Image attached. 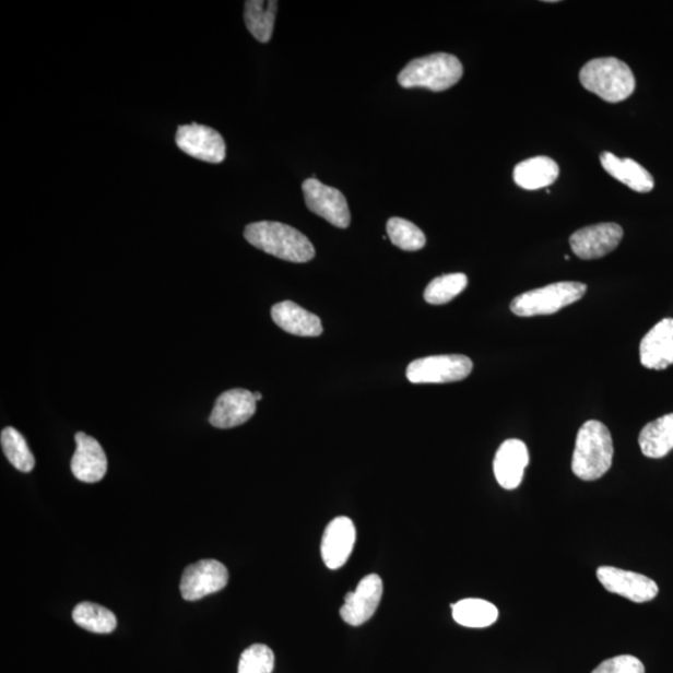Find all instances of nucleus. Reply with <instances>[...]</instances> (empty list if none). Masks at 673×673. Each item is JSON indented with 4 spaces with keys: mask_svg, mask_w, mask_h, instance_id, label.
Masks as SVG:
<instances>
[{
    "mask_svg": "<svg viewBox=\"0 0 673 673\" xmlns=\"http://www.w3.org/2000/svg\"><path fill=\"white\" fill-rule=\"evenodd\" d=\"M529 464V450L524 441L508 439L494 458V474L501 488L517 489Z\"/></svg>",
    "mask_w": 673,
    "mask_h": 673,
    "instance_id": "obj_15",
    "label": "nucleus"
},
{
    "mask_svg": "<svg viewBox=\"0 0 673 673\" xmlns=\"http://www.w3.org/2000/svg\"><path fill=\"white\" fill-rule=\"evenodd\" d=\"M462 76L463 66L457 57L436 52L406 64L398 75V83L405 88L424 87L432 92H445Z\"/></svg>",
    "mask_w": 673,
    "mask_h": 673,
    "instance_id": "obj_4",
    "label": "nucleus"
},
{
    "mask_svg": "<svg viewBox=\"0 0 673 673\" xmlns=\"http://www.w3.org/2000/svg\"><path fill=\"white\" fill-rule=\"evenodd\" d=\"M645 368L662 370L673 365V318H665L646 333L640 344Z\"/></svg>",
    "mask_w": 673,
    "mask_h": 673,
    "instance_id": "obj_17",
    "label": "nucleus"
},
{
    "mask_svg": "<svg viewBox=\"0 0 673 673\" xmlns=\"http://www.w3.org/2000/svg\"><path fill=\"white\" fill-rule=\"evenodd\" d=\"M560 168L553 158L536 156L519 163L513 168V181L521 189L538 190L554 184L559 177Z\"/></svg>",
    "mask_w": 673,
    "mask_h": 673,
    "instance_id": "obj_20",
    "label": "nucleus"
},
{
    "mask_svg": "<svg viewBox=\"0 0 673 673\" xmlns=\"http://www.w3.org/2000/svg\"><path fill=\"white\" fill-rule=\"evenodd\" d=\"M356 539L357 530L350 518L333 519L324 530L321 544L322 560L327 568L341 569L349 562Z\"/></svg>",
    "mask_w": 673,
    "mask_h": 673,
    "instance_id": "obj_13",
    "label": "nucleus"
},
{
    "mask_svg": "<svg viewBox=\"0 0 673 673\" xmlns=\"http://www.w3.org/2000/svg\"><path fill=\"white\" fill-rule=\"evenodd\" d=\"M306 205L314 214L329 221L335 227L347 228L351 212L344 194L311 177L303 185Z\"/></svg>",
    "mask_w": 673,
    "mask_h": 673,
    "instance_id": "obj_7",
    "label": "nucleus"
},
{
    "mask_svg": "<svg viewBox=\"0 0 673 673\" xmlns=\"http://www.w3.org/2000/svg\"><path fill=\"white\" fill-rule=\"evenodd\" d=\"M76 450L72 459V472L78 481L93 484L101 482L108 472L106 459L99 441L79 432L75 436Z\"/></svg>",
    "mask_w": 673,
    "mask_h": 673,
    "instance_id": "obj_16",
    "label": "nucleus"
},
{
    "mask_svg": "<svg viewBox=\"0 0 673 673\" xmlns=\"http://www.w3.org/2000/svg\"><path fill=\"white\" fill-rule=\"evenodd\" d=\"M591 673H645V666L631 654H622V657L601 662Z\"/></svg>",
    "mask_w": 673,
    "mask_h": 673,
    "instance_id": "obj_29",
    "label": "nucleus"
},
{
    "mask_svg": "<svg viewBox=\"0 0 673 673\" xmlns=\"http://www.w3.org/2000/svg\"><path fill=\"white\" fill-rule=\"evenodd\" d=\"M468 286L464 273H450L434 279L424 291V299L429 305H446L454 299Z\"/></svg>",
    "mask_w": 673,
    "mask_h": 673,
    "instance_id": "obj_26",
    "label": "nucleus"
},
{
    "mask_svg": "<svg viewBox=\"0 0 673 673\" xmlns=\"http://www.w3.org/2000/svg\"><path fill=\"white\" fill-rule=\"evenodd\" d=\"M473 362L462 354L425 357L411 363L406 378L414 385L459 382L472 374Z\"/></svg>",
    "mask_w": 673,
    "mask_h": 673,
    "instance_id": "obj_6",
    "label": "nucleus"
},
{
    "mask_svg": "<svg viewBox=\"0 0 673 673\" xmlns=\"http://www.w3.org/2000/svg\"><path fill=\"white\" fill-rule=\"evenodd\" d=\"M274 653L269 646L256 644L246 649L238 661V673H272Z\"/></svg>",
    "mask_w": 673,
    "mask_h": 673,
    "instance_id": "obj_28",
    "label": "nucleus"
},
{
    "mask_svg": "<svg viewBox=\"0 0 673 673\" xmlns=\"http://www.w3.org/2000/svg\"><path fill=\"white\" fill-rule=\"evenodd\" d=\"M256 404L253 393L247 389H229L217 398L209 421L219 429L238 427L252 417Z\"/></svg>",
    "mask_w": 673,
    "mask_h": 673,
    "instance_id": "obj_14",
    "label": "nucleus"
},
{
    "mask_svg": "<svg viewBox=\"0 0 673 673\" xmlns=\"http://www.w3.org/2000/svg\"><path fill=\"white\" fill-rule=\"evenodd\" d=\"M227 582L228 571L223 563L200 560L185 569L180 591L185 600L198 601L225 589Z\"/></svg>",
    "mask_w": 673,
    "mask_h": 673,
    "instance_id": "obj_9",
    "label": "nucleus"
},
{
    "mask_svg": "<svg viewBox=\"0 0 673 673\" xmlns=\"http://www.w3.org/2000/svg\"><path fill=\"white\" fill-rule=\"evenodd\" d=\"M600 162L605 172L631 190L640 193L652 191L654 181L651 174L633 158H619L613 153H602Z\"/></svg>",
    "mask_w": 673,
    "mask_h": 673,
    "instance_id": "obj_19",
    "label": "nucleus"
},
{
    "mask_svg": "<svg viewBox=\"0 0 673 673\" xmlns=\"http://www.w3.org/2000/svg\"><path fill=\"white\" fill-rule=\"evenodd\" d=\"M454 622L471 628L489 627L497 623L499 611L492 602L482 599H465L450 604Z\"/></svg>",
    "mask_w": 673,
    "mask_h": 673,
    "instance_id": "obj_22",
    "label": "nucleus"
},
{
    "mask_svg": "<svg viewBox=\"0 0 673 673\" xmlns=\"http://www.w3.org/2000/svg\"><path fill=\"white\" fill-rule=\"evenodd\" d=\"M387 233L392 244L404 251L422 250L427 243V238L417 225L401 217L389 219Z\"/></svg>",
    "mask_w": 673,
    "mask_h": 673,
    "instance_id": "obj_27",
    "label": "nucleus"
},
{
    "mask_svg": "<svg viewBox=\"0 0 673 673\" xmlns=\"http://www.w3.org/2000/svg\"><path fill=\"white\" fill-rule=\"evenodd\" d=\"M245 238L256 249L290 262H308L316 255L307 236L294 227L272 221L250 224L245 228Z\"/></svg>",
    "mask_w": 673,
    "mask_h": 673,
    "instance_id": "obj_2",
    "label": "nucleus"
},
{
    "mask_svg": "<svg viewBox=\"0 0 673 673\" xmlns=\"http://www.w3.org/2000/svg\"><path fill=\"white\" fill-rule=\"evenodd\" d=\"M382 595V579L377 574L367 575L356 590L345 595L344 605L340 610L343 622L351 626L366 624L376 614Z\"/></svg>",
    "mask_w": 673,
    "mask_h": 673,
    "instance_id": "obj_11",
    "label": "nucleus"
},
{
    "mask_svg": "<svg viewBox=\"0 0 673 673\" xmlns=\"http://www.w3.org/2000/svg\"><path fill=\"white\" fill-rule=\"evenodd\" d=\"M624 229L617 224H599L579 229L570 237L571 250L582 260H597L617 249Z\"/></svg>",
    "mask_w": 673,
    "mask_h": 673,
    "instance_id": "obj_12",
    "label": "nucleus"
},
{
    "mask_svg": "<svg viewBox=\"0 0 673 673\" xmlns=\"http://www.w3.org/2000/svg\"><path fill=\"white\" fill-rule=\"evenodd\" d=\"M278 2L269 0H249L245 3V23L247 29L252 34V37L260 43H269L272 33L274 21H276Z\"/></svg>",
    "mask_w": 673,
    "mask_h": 673,
    "instance_id": "obj_23",
    "label": "nucleus"
},
{
    "mask_svg": "<svg viewBox=\"0 0 673 673\" xmlns=\"http://www.w3.org/2000/svg\"><path fill=\"white\" fill-rule=\"evenodd\" d=\"M73 619L78 626L94 634H111L118 622L109 609L93 602H82L73 611Z\"/></svg>",
    "mask_w": 673,
    "mask_h": 673,
    "instance_id": "obj_24",
    "label": "nucleus"
},
{
    "mask_svg": "<svg viewBox=\"0 0 673 673\" xmlns=\"http://www.w3.org/2000/svg\"><path fill=\"white\" fill-rule=\"evenodd\" d=\"M253 397H255L256 402H259V401H261V400H262V394H261V393H259V392L253 393Z\"/></svg>",
    "mask_w": 673,
    "mask_h": 673,
    "instance_id": "obj_30",
    "label": "nucleus"
},
{
    "mask_svg": "<svg viewBox=\"0 0 673 673\" xmlns=\"http://www.w3.org/2000/svg\"><path fill=\"white\" fill-rule=\"evenodd\" d=\"M614 442L605 424L589 421L578 433L571 469L581 481L600 480L613 465Z\"/></svg>",
    "mask_w": 673,
    "mask_h": 673,
    "instance_id": "obj_1",
    "label": "nucleus"
},
{
    "mask_svg": "<svg viewBox=\"0 0 673 673\" xmlns=\"http://www.w3.org/2000/svg\"><path fill=\"white\" fill-rule=\"evenodd\" d=\"M271 316L283 331L298 336H318L323 332L320 317L306 311L305 308L298 306L291 300H283L274 305L271 309Z\"/></svg>",
    "mask_w": 673,
    "mask_h": 673,
    "instance_id": "obj_18",
    "label": "nucleus"
},
{
    "mask_svg": "<svg viewBox=\"0 0 673 673\" xmlns=\"http://www.w3.org/2000/svg\"><path fill=\"white\" fill-rule=\"evenodd\" d=\"M588 287L580 282H556L552 285L526 292L511 300L510 309L519 317L548 316L559 312L587 294Z\"/></svg>",
    "mask_w": 673,
    "mask_h": 673,
    "instance_id": "obj_5",
    "label": "nucleus"
},
{
    "mask_svg": "<svg viewBox=\"0 0 673 673\" xmlns=\"http://www.w3.org/2000/svg\"><path fill=\"white\" fill-rule=\"evenodd\" d=\"M639 445L645 457H666L673 449V413L646 424L639 436Z\"/></svg>",
    "mask_w": 673,
    "mask_h": 673,
    "instance_id": "obj_21",
    "label": "nucleus"
},
{
    "mask_svg": "<svg viewBox=\"0 0 673 673\" xmlns=\"http://www.w3.org/2000/svg\"><path fill=\"white\" fill-rule=\"evenodd\" d=\"M0 442L9 462L23 473H31L35 467V458L22 434L15 428L8 427L2 430Z\"/></svg>",
    "mask_w": 673,
    "mask_h": 673,
    "instance_id": "obj_25",
    "label": "nucleus"
},
{
    "mask_svg": "<svg viewBox=\"0 0 673 673\" xmlns=\"http://www.w3.org/2000/svg\"><path fill=\"white\" fill-rule=\"evenodd\" d=\"M176 144L186 155L198 161L220 164L226 158V144L215 129L200 123L181 126L176 132Z\"/></svg>",
    "mask_w": 673,
    "mask_h": 673,
    "instance_id": "obj_8",
    "label": "nucleus"
},
{
    "mask_svg": "<svg viewBox=\"0 0 673 673\" xmlns=\"http://www.w3.org/2000/svg\"><path fill=\"white\" fill-rule=\"evenodd\" d=\"M580 83L587 91L611 104L628 99L636 87L633 70L617 58L589 61L581 69Z\"/></svg>",
    "mask_w": 673,
    "mask_h": 673,
    "instance_id": "obj_3",
    "label": "nucleus"
},
{
    "mask_svg": "<svg viewBox=\"0 0 673 673\" xmlns=\"http://www.w3.org/2000/svg\"><path fill=\"white\" fill-rule=\"evenodd\" d=\"M601 586L609 592L644 604L659 595L658 583L639 572L601 566L597 571Z\"/></svg>",
    "mask_w": 673,
    "mask_h": 673,
    "instance_id": "obj_10",
    "label": "nucleus"
}]
</instances>
